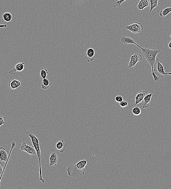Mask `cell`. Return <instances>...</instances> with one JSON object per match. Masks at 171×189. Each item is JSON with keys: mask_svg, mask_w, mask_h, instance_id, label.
I'll list each match as a JSON object with an SVG mask.
<instances>
[{"mask_svg": "<svg viewBox=\"0 0 171 189\" xmlns=\"http://www.w3.org/2000/svg\"><path fill=\"white\" fill-rule=\"evenodd\" d=\"M8 161H8H8L6 162L5 166H4L2 163L1 161H0V176H1V178H0V183H1V180L2 176L3 173V172H4L5 168L6 167V165L7 164V163H8ZM0 185H1V184H0Z\"/></svg>", "mask_w": 171, "mask_h": 189, "instance_id": "cell-23", "label": "cell"}, {"mask_svg": "<svg viewBox=\"0 0 171 189\" xmlns=\"http://www.w3.org/2000/svg\"><path fill=\"white\" fill-rule=\"evenodd\" d=\"M68 146V144L64 143V139L58 141L56 144V151L60 152H64L66 148Z\"/></svg>", "mask_w": 171, "mask_h": 189, "instance_id": "cell-14", "label": "cell"}, {"mask_svg": "<svg viewBox=\"0 0 171 189\" xmlns=\"http://www.w3.org/2000/svg\"><path fill=\"white\" fill-rule=\"evenodd\" d=\"M2 18L5 22H9L11 21L12 19L13 16L11 13H3Z\"/></svg>", "mask_w": 171, "mask_h": 189, "instance_id": "cell-22", "label": "cell"}, {"mask_svg": "<svg viewBox=\"0 0 171 189\" xmlns=\"http://www.w3.org/2000/svg\"><path fill=\"white\" fill-rule=\"evenodd\" d=\"M121 41L122 44H134L135 45L137 46L138 47L141 49L142 47H141L138 44L135 42L134 39L131 38V37L128 36H125L123 35L121 37Z\"/></svg>", "mask_w": 171, "mask_h": 189, "instance_id": "cell-12", "label": "cell"}, {"mask_svg": "<svg viewBox=\"0 0 171 189\" xmlns=\"http://www.w3.org/2000/svg\"><path fill=\"white\" fill-rule=\"evenodd\" d=\"M48 74V71L47 69L43 67L41 68L40 76V79L43 80L46 78Z\"/></svg>", "mask_w": 171, "mask_h": 189, "instance_id": "cell-19", "label": "cell"}, {"mask_svg": "<svg viewBox=\"0 0 171 189\" xmlns=\"http://www.w3.org/2000/svg\"><path fill=\"white\" fill-rule=\"evenodd\" d=\"M152 70V75L153 77L154 81L155 82H158L160 81V78L157 75L155 74L153 66H151Z\"/></svg>", "mask_w": 171, "mask_h": 189, "instance_id": "cell-24", "label": "cell"}, {"mask_svg": "<svg viewBox=\"0 0 171 189\" xmlns=\"http://www.w3.org/2000/svg\"><path fill=\"white\" fill-rule=\"evenodd\" d=\"M132 113L135 115L138 116L141 114V111L140 107H134L132 110Z\"/></svg>", "mask_w": 171, "mask_h": 189, "instance_id": "cell-25", "label": "cell"}, {"mask_svg": "<svg viewBox=\"0 0 171 189\" xmlns=\"http://www.w3.org/2000/svg\"><path fill=\"white\" fill-rule=\"evenodd\" d=\"M7 27V25H0V28H6Z\"/></svg>", "mask_w": 171, "mask_h": 189, "instance_id": "cell-30", "label": "cell"}, {"mask_svg": "<svg viewBox=\"0 0 171 189\" xmlns=\"http://www.w3.org/2000/svg\"><path fill=\"white\" fill-rule=\"evenodd\" d=\"M148 92L142 91L139 92L135 97V105H137L142 101L145 97L148 95Z\"/></svg>", "mask_w": 171, "mask_h": 189, "instance_id": "cell-13", "label": "cell"}, {"mask_svg": "<svg viewBox=\"0 0 171 189\" xmlns=\"http://www.w3.org/2000/svg\"><path fill=\"white\" fill-rule=\"evenodd\" d=\"M11 144V149L10 152L4 147H0V161H4L6 162L8 161V157L11 154V150L15 146V143L14 142H12Z\"/></svg>", "mask_w": 171, "mask_h": 189, "instance_id": "cell-7", "label": "cell"}, {"mask_svg": "<svg viewBox=\"0 0 171 189\" xmlns=\"http://www.w3.org/2000/svg\"><path fill=\"white\" fill-rule=\"evenodd\" d=\"M51 84L50 83L48 80L46 78L43 79L42 83L41 85V87L42 89L46 90L51 86Z\"/></svg>", "mask_w": 171, "mask_h": 189, "instance_id": "cell-18", "label": "cell"}, {"mask_svg": "<svg viewBox=\"0 0 171 189\" xmlns=\"http://www.w3.org/2000/svg\"><path fill=\"white\" fill-rule=\"evenodd\" d=\"M168 47L169 48L171 49V40L170 41V42L169 43V44Z\"/></svg>", "mask_w": 171, "mask_h": 189, "instance_id": "cell-31", "label": "cell"}, {"mask_svg": "<svg viewBox=\"0 0 171 189\" xmlns=\"http://www.w3.org/2000/svg\"><path fill=\"white\" fill-rule=\"evenodd\" d=\"M171 12V7H167L165 8V9L161 10L160 13H159V15H160V16L162 17H164L166 16L167 15H168Z\"/></svg>", "mask_w": 171, "mask_h": 189, "instance_id": "cell-20", "label": "cell"}, {"mask_svg": "<svg viewBox=\"0 0 171 189\" xmlns=\"http://www.w3.org/2000/svg\"></svg>", "mask_w": 171, "mask_h": 189, "instance_id": "cell-33", "label": "cell"}, {"mask_svg": "<svg viewBox=\"0 0 171 189\" xmlns=\"http://www.w3.org/2000/svg\"><path fill=\"white\" fill-rule=\"evenodd\" d=\"M156 68L154 69V72L159 77L162 78L164 76L167 75V73L165 72L163 64L160 62L159 59H156Z\"/></svg>", "mask_w": 171, "mask_h": 189, "instance_id": "cell-8", "label": "cell"}, {"mask_svg": "<svg viewBox=\"0 0 171 189\" xmlns=\"http://www.w3.org/2000/svg\"><path fill=\"white\" fill-rule=\"evenodd\" d=\"M6 123V122H5L4 120L2 114H0V127Z\"/></svg>", "mask_w": 171, "mask_h": 189, "instance_id": "cell-28", "label": "cell"}, {"mask_svg": "<svg viewBox=\"0 0 171 189\" xmlns=\"http://www.w3.org/2000/svg\"><path fill=\"white\" fill-rule=\"evenodd\" d=\"M22 83L19 81L15 79H11L8 83V87L10 89L14 90L19 87Z\"/></svg>", "mask_w": 171, "mask_h": 189, "instance_id": "cell-16", "label": "cell"}, {"mask_svg": "<svg viewBox=\"0 0 171 189\" xmlns=\"http://www.w3.org/2000/svg\"><path fill=\"white\" fill-rule=\"evenodd\" d=\"M88 161L83 159L79 161L75 164L70 165L67 171L70 176L77 178L85 174L86 171L85 167Z\"/></svg>", "mask_w": 171, "mask_h": 189, "instance_id": "cell-2", "label": "cell"}, {"mask_svg": "<svg viewBox=\"0 0 171 189\" xmlns=\"http://www.w3.org/2000/svg\"><path fill=\"white\" fill-rule=\"evenodd\" d=\"M153 93L152 92L149 94L147 95L143 99L142 101V108H148L149 106Z\"/></svg>", "mask_w": 171, "mask_h": 189, "instance_id": "cell-17", "label": "cell"}, {"mask_svg": "<svg viewBox=\"0 0 171 189\" xmlns=\"http://www.w3.org/2000/svg\"><path fill=\"white\" fill-rule=\"evenodd\" d=\"M115 100L117 103H120L121 102L123 101V98L122 96L121 95H118L115 98Z\"/></svg>", "mask_w": 171, "mask_h": 189, "instance_id": "cell-27", "label": "cell"}, {"mask_svg": "<svg viewBox=\"0 0 171 189\" xmlns=\"http://www.w3.org/2000/svg\"><path fill=\"white\" fill-rule=\"evenodd\" d=\"M141 50L142 55L146 63L150 65L151 66H153L154 64L156 63L157 54L161 52V51L157 48L151 49L148 47L142 48Z\"/></svg>", "mask_w": 171, "mask_h": 189, "instance_id": "cell-3", "label": "cell"}, {"mask_svg": "<svg viewBox=\"0 0 171 189\" xmlns=\"http://www.w3.org/2000/svg\"><path fill=\"white\" fill-rule=\"evenodd\" d=\"M149 3L148 0H140L136 3L135 5V9L137 12H140L148 7Z\"/></svg>", "mask_w": 171, "mask_h": 189, "instance_id": "cell-11", "label": "cell"}, {"mask_svg": "<svg viewBox=\"0 0 171 189\" xmlns=\"http://www.w3.org/2000/svg\"><path fill=\"white\" fill-rule=\"evenodd\" d=\"M62 161V159L59 158L57 151L54 149H51L50 156V166H56V164L61 163Z\"/></svg>", "mask_w": 171, "mask_h": 189, "instance_id": "cell-4", "label": "cell"}, {"mask_svg": "<svg viewBox=\"0 0 171 189\" xmlns=\"http://www.w3.org/2000/svg\"><path fill=\"white\" fill-rule=\"evenodd\" d=\"M26 134L28 137L31 138L32 143L36 152L37 157L39 161V175H40L39 180H40L42 183H44L45 182V180L42 178L41 164V160L43 157L44 152L40 149V146H39L40 142L35 133L32 131H27L26 132Z\"/></svg>", "mask_w": 171, "mask_h": 189, "instance_id": "cell-1", "label": "cell"}, {"mask_svg": "<svg viewBox=\"0 0 171 189\" xmlns=\"http://www.w3.org/2000/svg\"><path fill=\"white\" fill-rule=\"evenodd\" d=\"M95 51L92 48H90L87 51L86 54V58L88 62H90L94 60L95 58Z\"/></svg>", "mask_w": 171, "mask_h": 189, "instance_id": "cell-15", "label": "cell"}, {"mask_svg": "<svg viewBox=\"0 0 171 189\" xmlns=\"http://www.w3.org/2000/svg\"><path fill=\"white\" fill-rule=\"evenodd\" d=\"M150 3V12H151L154 8L158 7L159 0H149Z\"/></svg>", "mask_w": 171, "mask_h": 189, "instance_id": "cell-21", "label": "cell"}, {"mask_svg": "<svg viewBox=\"0 0 171 189\" xmlns=\"http://www.w3.org/2000/svg\"><path fill=\"white\" fill-rule=\"evenodd\" d=\"M25 63L23 62L16 64L14 67L8 71V74L11 75H15L17 72H21L25 69Z\"/></svg>", "mask_w": 171, "mask_h": 189, "instance_id": "cell-10", "label": "cell"}, {"mask_svg": "<svg viewBox=\"0 0 171 189\" xmlns=\"http://www.w3.org/2000/svg\"><path fill=\"white\" fill-rule=\"evenodd\" d=\"M167 75H171V72H170L167 73Z\"/></svg>", "mask_w": 171, "mask_h": 189, "instance_id": "cell-32", "label": "cell"}, {"mask_svg": "<svg viewBox=\"0 0 171 189\" xmlns=\"http://www.w3.org/2000/svg\"><path fill=\"white\" fill-rule=\"evenodd\" d=\"M127 1V0H116L114 4L113 5L114 7H120L121 4L124 1Z\"/></svg>", "mask_w": 171, "mask_h": 189, "instance_id": "cell-26", "label": "cell"}, {"mask_svg": "<svg viewBox=\"0 0 171 189\" xmlns=\"http://www.w3.org/2000/svg\"><path fill=\"white\" fill-rule=\"evenodd\" d=\"M128 105V103L127 101L123 100L120 103V105L122 108H124L125 107L127 106Z\"/></svg>", "mask_w": 171, "mask_h": 189, "instance_id": "cell-29", "label": "cell"}, {"mask_svg": "<svg viewBox=\"0 0 171 189\" xmlns=\"http://www.w3.org/2000/svg\"><path fill=\"white\" fill-rule=\"evenodd\" d=\"M18 147L21 150L28 153L32 157H34L36 154H37L33 146L31 147L27 145L25 139H23L21 143L19 145Z\"/></svg>", "mask_w": 171, "mask_h": 189, "instance_id": "cell-6", "label": "cell"}, {"mask_svg": "<svg viewBox=\"0 0 171 189\" xmlns=\"http://www.w3.org/2000/svg\"><path fill=\"white\" fill-rule=\"evenodd\" d=\"M126 29L129 30L133 34H138L140 35L142 34L143 31V27L141 23L138 22L129 25H126Z\"/></svg>", "mask_w": 171, "mask_h": 189, "instance_id": "cell-5", "label": "cell"}, {"mask_svg": "<svg viewBox=\"0 0 171 189\" xmlns=\"http://www.w3.org/2000/svg\"><path fill=\"white\" fill-rule=\"evenodd\" d=\"M142 60V56L141 54L137 52L135 53L134 55L131 56L129 61L128 68L130 70H132L137 63Z\"/></svg>", "mask_w": 171, "mask_h": 189, "instance_id": "cell-9", "label": "cell"}]
</instances>
